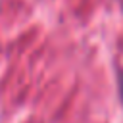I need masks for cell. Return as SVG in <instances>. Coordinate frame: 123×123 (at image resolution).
Here are the masks:
<instances>
[{
  "instance_id": "6da1fadb",
  "label": "cell",
  "mask_w": 123,
  "mask_h": 123,
  "mask_svg": "<svg viewBox=\"0 0 123 123\" xmlns=\"http://www.w3.org/2000/svg\"><path fill=\"white\" fill-rule=\"evenodd\" d=\"M121 96H123V73H121Z\"/></svg>"
}]
</instances>
